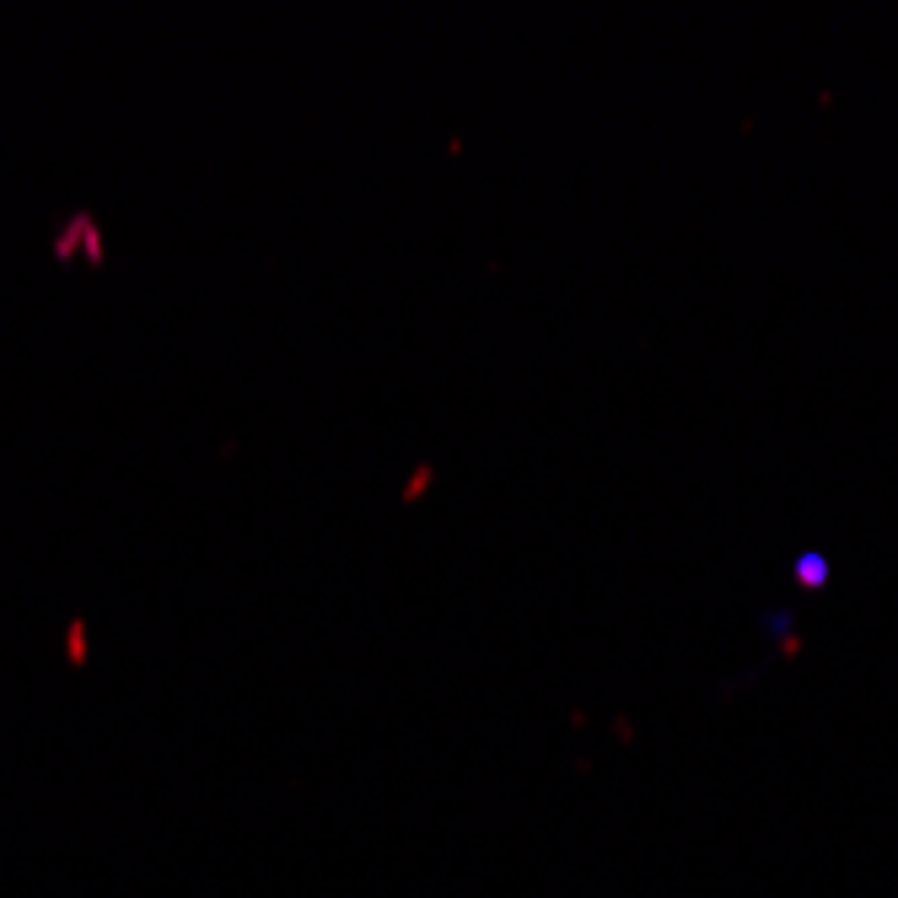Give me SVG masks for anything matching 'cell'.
<instances>
[{
	"mask_svg": "<svg viewBox=\"0 0 898 898\" xmlns=\"http://www.w3.org/2000/svg\"><path fill=\"white\" fill-rule=\"evenodd\" d=\"M823 570H829L823 560H802V581H807V587H818V581H823Z\"/></svg>",
	"mask_w": 898,
	"mask_h": 898,
	"instance_id": "cell-1",
	"label": "cell"
}]
</instances>
